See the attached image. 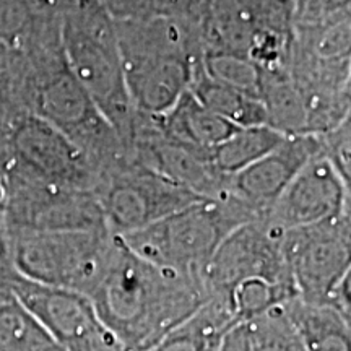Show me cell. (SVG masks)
I'll return each mask as SVG.
<instances>
[{
    "label": "cell",
    "mask_w": 351,
    "mask_h": 351,
    "mask_svg": "<svg viewBox=\"0 0 351 351\" xmlns=\"http://www.w3.org/2000/svg\"><path fill=\"white\" fill-rule=\"evenodd\" d=\"M29 64L25 54L0 44V127L26 109Z\"/></svg>",
    "instance_id": "obj_25"
},
{
    "label": "cell",
    "mask_w": 351,
    "mask_h": 351,
    "mask_svg": "<svg viewBox=\"0 0 351 351\" xmlns=\"http://www.w3.org/2000/svg\"><path fill=\"white\" fill-rule=\"evenodd\" d=\"M282 236L283 231L262 218L232 230L202 274L208 298L226 300L236 287L254 280L293 287L282 251Z\"/></svg>",
    "instance_id": "obj_10"
},
{
    "label": "cell",
    "mask_w": 351,
    "mask_h": 351,
    "mask_svg": "<svg viewBox=\"0 0 351 351\" xmlns=\"http://www.w3.org/2000/svg\"><path fill=\"white\" fill-rule=\"evenodd\" d=\"M238 322L225 301L208 298L150 351H213L221 337Z\"/></svg>",
    "instance_id": "obj_18"
},
{
    "label": "cell",
    "mask_w": 351,
    "mask_h": 351,
    "mask_svg": "<svg viewBox=\"0 0 351 351\" xmlns=\"http://www.w3.org/2000/svg\"><path fill=\"white\" fill-rule=\"evenodd\" d=\"M7 179L5 176H3L2 171H0V210H3V205H5V200H7Z\"/></svg>",
    "instance_id": "obj_31"
},
{
    "label": "cell",
    "mask_w": 351,
    "mask_h": 351,
    "mask_svg": "<svg viewBox=\"0 0 351 351\" xmlns=\"http://www.w3.org/2000/svg\"><path fill=\"white\" fill-rule=\"evenodd\" d=\"M7 234L19 275L29 282L85 296L103 275L116 241V234L108 230L7 231Z\"/></svg>",
    "instance_id": "obj_7"
},
{
    "label": "cell",
    "mask_w": 351,
    "mask_h": 351,
    "mask_svg": "<svg viewBox=\"0 0 351 351\" xmlns=\"http://www.w3.org/2000/svg\"><path fill=\"white\" fill-rule=\"evenodd\" d=\"M12 291L60 351H125L82 293L29 282L21 275H16Z\"/></svg>",
    "instance_id": "obj_11"
},
{
    "label": "cell",
    "mask_w": 351,
    "mask_h": 351,
    "mask_svg": "<svg viewBox=\"0 0 351 351\" xmlns=\"http://www.w3.org/2000/svg\"><path fill=\"white\" fill-rule=\"evenodd\" d=\"M96 199L108 231L116 236L143 230L171 213L205 200L132 158L103 174Z\"/></svg>",
    "instance_id": "obj_8"
},
{
    "label": "cell",
    "mask_w": 351,
    "mask_h": 351,
    "mask_svg": "<svg viewBox=\"0 0 351 351\" xmlns=\"http://www.w3.org/2000/svg\"><path fill=\"white\" fill-rule=\"evenodd\" d=\"M261 99L267 125L285 137L306 134V111L288 67L262 70Z\"/></svg>",
    "instance_id": "obj_19"
},
{
    "label": "cell",
    "mask_w": 351,
    "mask_h": 351,
    "mask_svg": "<svg viewBox=\"0 0 351 351\" xmlns=\"http://www.w3.org/2000/svg\"><path fill=\"white\" fill-rule=\"evenodd\" d=\"M156 119L169 138L207 155L238 129L205 108L189 90L168 112Z\"/></svg>",
    "instance_id": "obj_16"
},
{
    "label": "cell",
    "mask_w": 351,
    "mask_h": 351,
    "mask_svg": "<svg viewBox=\"0 0 351 351\" xmlns=\"http://www.w3.org/2000/svg\"><path fill=\"white\" fill-rule=\"evenodd\" d=\"M116 32L135 112L163 116L191 86L205 47L200 26L155 19L116 21Z\"/></svg>",
    "instance_id": "obj_2"
},
{
    "label": "cell",
    "mask_w": 351,
    "mask_h": 351,
    "mask_svg": "<svg viewBox=\"0 0 351 351\" xmlns=\"http://www.w3.org/2000/svg\"><path fill=\"white\" fill-rule=\"evenodd\" d=\"M116 21L178 19L200 26L207 0H101Z\"/></svg>",
    "instance_id": "obj_24"
},
{
    "label": "cell",
    "mask_w": 351,
    "mask_h": 351,
    "mask_svg": "<svg viewBox=\"0 0 351 351\" xmlns=\"http://www.w3.org/2000/svg\"><path fill=\"white\" fill-rule=\"evenodd\" d=\"M7 187L3 205L7 231L108 230L93 192L21 179H7Z\"/></svg>",
    "instance_id": "obj_12"
},
{
    "label": "cell",
    "mask_w": 351,
    "mask_h": 351,
    "mask_svg": "<svg viewBox=\"0 0 351 351\" xmlns=\"http://www.w3.org/2000/svg\"><path fill=\"white\" fill-rule=\"evenodd\" d=\"M189 91L197 99L208 108L210 111L231 122L236 127H252L267 125L265 111L261 99L234 90V88L221 85L212 80L200 69V62L197 65L194 77H192Z\"/></svg>",
    "instance_id": "obj_20"
},
{
    "label": "cell",
    "mask_w": 351,
    "mask_h": 351,
    "mask_svg": "<svg viewBox=\"0 0 351 351\" xmlns=\"http://www.w3.org/2000/svg\"><path fill=\"white\" fill-rule=\"evenodd\" d=\"M0 351H60L15 298L0 304Z\"/></svg>",
    "instance_id": "obj_22"
},
{
    "label": "cell",
    "mask_w": 351,
    "mask_h": 351,
    "mask_svg": "<svg viewBox=\"0 0 351 351\" xmlns=\"http://www.w3.org/2000/svg\"><path fill=\"white\" fill-rule=\"evenodd\" d=\"M351 119V117H350ZM346 119L335 129L320 137V152L335 166L341 178L351 184V121Z\"/></svg>",
    "instance_id": "obj_28"
},
{
    "label": "cell",
    "mask_w": 351,
    "mask_h": 351,
    "mask_svg": "<svg viewBox=\"0 0 351 351\" xmlns=\"http://www.w3.org/2000/svg\"><path fill=\"white\" fill-rule=\"evenodd\" d=\"M88 298L125 351H150L208 295L202 280L143 261L116 236L106 269Z\"/></svg>",
    "instance_id": "obj_1"
},
{
    "label": "cell",
    "mask_w": 351,
    "mask_h": 351,
    "mask_svg": "<svg viewBox=\"0 0 351 351\" xmlns=\"http://www.w3.org/2000/svg\"><path fill=\"white\" fill-rule=\"evenodd\" d=\"M200 69L212 80L257 98L261 96L262 69L245 56L223 49H204Z\"/></svg>",
    "instance_id": "obj_23"
},
{
    "label": "cell",
    "mask_w": 351,
    "mask_h": 351,
    "mask_svg": "<svg viewBox=\"0 0 351 351\" xmlns=\"http://www.w3.org/2000/svg\"><path fill=\"white\" fill-rule=\"evenodd\" d=\"M213 351H251V340H249L245 322L234 324L221 337V340H219V343Z\"/></svg>",
    "instance_id": "obj_30"
},
{
    "label": "cell",
    "mask_w": 351,
    "mask_h": 351,
    "mask_svg": "<svg viewBox=\"0 0 351 351\" xmlns=\"http://www.w3.org/2000/svg\"><path fill=\"white\" fill-rule=\"evenodd\" d=\"M130 158L200 199L221 200L228 197L230 178L215 168L210 155L169 138L155 116L137 114Z\"/></svg>",
    "instance_id": "obj_13"
},
{
    "label": "cell",
    "mask_w": 351,
    "mask_h": 351,
    "mask_svg": "<svg viewBox=\"0 0 351 351\" xmlns=\"http://www.w3.org/2000/svg\"><path fill=\"white\" fill-rule=\"evenodd\" d=\"M283 138L269 125L238 127L210 152V160L219 173L231 178L270 153Z\"/></svg>",
    "instance_id": "obj_21"
},
{
    "label": "cell",
    "mask_w": 351,
    "mask_h": 351,
    "mask_svg": "<svg viewBox=\"0 0 351 351\" xmlns=\"http://www.w3.org/2000/svg\"><path fill=\"white\" fill-rule=\"evenodd\" d=\"M62 49L70 72L130 153L137 112L127 90L116 21L101 0H73L65 8Z\"/></svg>",
    "instance_id": "obj_3"
},
{
    "label": "cell",
    "mask_w": 351,
    "mask_h": 351,
    "mask_svg": "<svg viewBox=\"0 0 351 351\" xmlns=\"http://www.w3.org/2000/svg\"><path fill=\"white\" fill-rule=\"evenodd\" d=\"M28 64V112L67 135L96 165L101 178L129 160L130 153L117 132L70 72L62 47L32 57Z\"/></svg>",
    "instance_id": "obj_4"
},
{
    "label": "cell",
    "mask_w": 351,
    "mask_h": 351,
    "mask_svg": "<svg viewBox=\"0 0 351 351\" xmlns=\"http://www.w3.org/2000/svg\"><path fill=\"white\" fill-rule=\"evenodd\" d=\"M319 152V135L285 137L270 153L231 176L228 197L247 208L254 218H263L298 171Z\"/></svg>",
    "instance_id": "obj_15"
},
{
    "label": "cell",
    "mask_w": 351,
    "mask_h": 351,
    "mask_svg": "<svg viewBox=\"0 0 351 351\" xmlns=\"http://www.w3.org/2000/svg\"><path fill=\"white\" fill-rule=\"evenodd\" d=\"M5 230V221H3V210H0V232Z\"/></svg>",
    "instance_id": "obj_32"
},
{
    "label": "cell",
    "mask_w": 351,
    "mask_h": 351,
    "mask_svg": "<svg viewBox=\"0 0 351 351\" xmlns=\"http://www.w3.org/2000/svg\"><path fill=\"white\" fill-rule=\"evenodd\" d=\"M0 171L7 179L93 192L101 173L86 153L36 114L21 112L0 127Z\"/></svg>",
    "instance_id": "obj_6"
},
{
    "label": "cell",
    "mask_w": 351,
    "mask_h": 351,
    "mask_svg": "<svg viewBox=\"0 0 351 351\" xmlns=\"http://www.w3.org/2000/svg\"><path fill=\"white\" fill-rule=\"evenodd\" d=\"M251 219L257 218L231 197L205 199L119 238L143 261L202 280L205 267L223 239Z\"/></svg>",
    "instance_id": "obj_5"
},
{
    "label": "cell",
    "mask_w": 351,
    "mask_h": 351,
    "mask_svg": "<svg viewBox=\"0 0 351 351\" xmlns=\"http://www.w3.org/2000/svg\"><path fill=\"white\" fill-rule=\"evenodd\" d=\"M251 351H307L283 304L245 322Z\"/></svg>",
    "instance_id": "obj_26"
},
{
    "label": "cell",
    "mask_w": 351,
    "mask_h": 351,
    "mask_svg": "<svg viewBox=\"0 0 351 351\" xmlns=\"http://www.w3.org/2000/svg\"><path fill=\"white\" fill-rule=\"evenodd\" d=\"M282 251L296 296L330 304L335 289L351 275V213L283 231Z\"/></svg>",
    "instance_id": "obj_9"
},
{
    "label": "cell",
    "mask_w": 351,
    "mask_h": 351,
    "mask_svg": "<svg viewBox=\"0 0 351 351\" xmlns=\"http://www.w3.org/2000/svg\"><path fill=\"white\" fill-rule=\"evenodd\" d=\"M348 213H351V184L319 152L298 171L262 219L280 231H289Z\"/></svg>",
    "instance_id": "obj_14"
},
{
    "label": "cell",
    "mask_w": 351,
    "mask_h": 351,
    "mask_svg": "<svg viewBox=\"0 0 351 351\" xmlns=\"http://www.w3.org/2000/svg\"><path fill=\"white\" fill-rule=\"evenodd\" d=\"M19 271L15 270L10 254V241H8L7 230L0 232V304L12 300V285L15 282Z\"/></svg>",
    "instance_id": "obj_29"
},
{
    "label": "cell",
    "mask_w": 351,
    "mask_h": 351,
    "mask_svg": "<svg viewBox=\"0 0 351 351\" xmlns=\"http://www.w3.org/2000/svg\"><path fill=\"white\" fill-rule=\"evenodd\" d=\"M350 16V0H291L293 28H313Z\"/></svg>",
    "instance_id": "obj_27"
},
{
    "label": "cell",
    "mask_w": 351,
    "mask_h": 351,
    "mask_svg": "<svg viewBox=\"0 0 351 351\" xmlns=\"http://www.w3.org/2000/svg\"><path fill=\"white\" fill-rule=\"evenodd\" d=\"M285 311L307 351H351V319L335 307L296 296L285 302Z\"/></svg>",
    "instance_id": "obj_17"
}]
</instances>
